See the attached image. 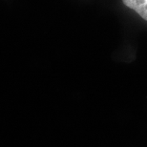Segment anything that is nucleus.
I'll use <instances>...</instances> for the list:
<instances>
[{
	"mask_svg": "<svg viewBox=\"0 0 147 147\" xmlns=\"http://www.w3.org/2000/svg\"><path fill=\"white\" fill-rule=\"evenodd\" d=\"M126 7L134 10L139 16L147 21V0H122Z\"/></svg>",
	"mask_w": 147,
	"mask_h": 147,
	"instance_id": "obj_1",
	"label": "nucleus"
}]
</instances>
